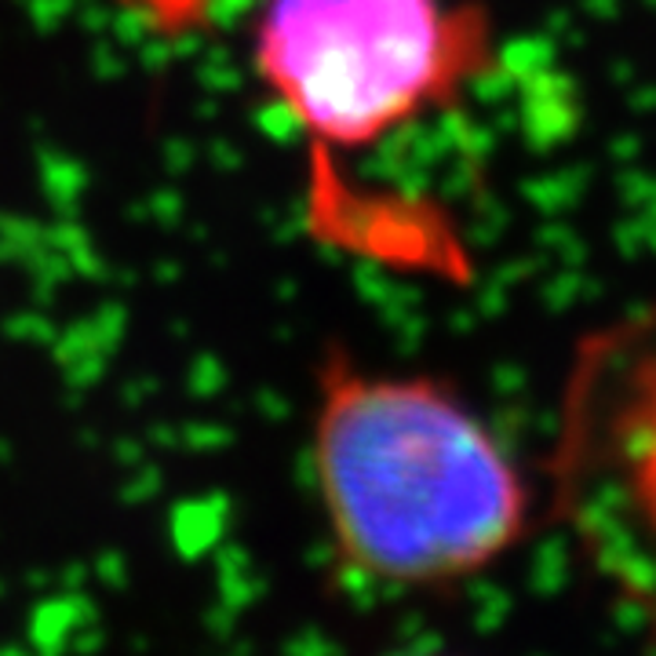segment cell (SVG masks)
<instances>
[{"instance_id": "1", "label": "cell", "mask_w": 656, "mask_h": 656, "mask_svg": "<svg viewBox=\"0 0 656 656\" xmlns=\"http://www.w3.org/2000/svg\"><path fill=\"white\" fill-rule=\"evenodd\" d=\"M310 464L336 550L384 584L475 576L521 540L529 518L500 438L424 376L325 361Z\"/></svg>"}, {"instance_id": "2", "label": "cell", "mask_w": 656, "mask_h": 656, "mask_svg": "<svg viewBox=\"0 0 656 656\" xmlns=\"http://www.w3.org/2000/svg\"><path fill=\"white\" fill-rule=\"evenodd\" d=\"M489 59V26L449 0H267L256 66L321 147H369L449 102Z\"/></svg>"}, {"instance_id": "3", "label": "cell", "mask_w": 656, "mask_h": 656, "mask_svg": "<svg viewBox=\"0 0 656 656\" xmlns=\"http://www.w3.org/2000/svg\"><path fill=\"white\" fill-rule=\"evenodd\" d=\"M573 547L656 635V299L576 347L550 449Z\"/></svg>"}]
</instances>
